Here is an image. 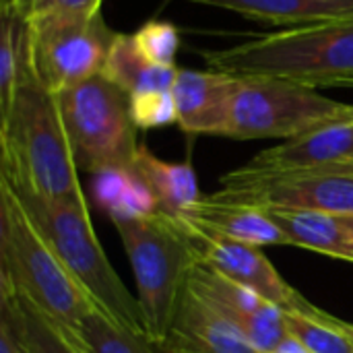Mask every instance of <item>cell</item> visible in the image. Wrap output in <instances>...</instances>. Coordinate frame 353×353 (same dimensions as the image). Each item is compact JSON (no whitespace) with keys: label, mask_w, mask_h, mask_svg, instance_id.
I'll list each match as a JSON object with an SVG mask.
<instances>
[{"label":"cell","mask_w":353,"mask_h":353,"mask_svg":"<svg viewBox=\"0 0 353 353\" xmlns=\"http://www.w3.org/2000/svg\"><path fill=\"white\" fill-rule=\"evenodd\" d=\"M0 180L21 199L87 203L56 97L33 68L0 114Z\"/></svg>","instance_id":"1"},{"label":"cell","mask_w":353,"mask_h":353,"mask_svg":"<svg viewBox=\"0 0 353 353\" xmlns=\"http://www.w3.org/2000/svg\"><path fill=\"white\" fill-rule=\"evenodd\" d=\"M211 70L236 77H275L308 87L353 83V19L325 21L203 52Z\"/></svg>","instance_id":"2"},{"label":"cell","mask_w":353,"mask_h":353,"mask_svg":"<svg viewBox=\"0 0 353 353\" xmlns=\"http://www.w3.org/2000/svg\"><path fill=\"white\" fill-rule=\"evenodd\" d=\"M114 228L134 271L145 331L163 343L199 263L194 234L180 217L157 209L116 213Z\"/></svg>","instance_id":"3"},{"label":"cell","mask_w":353,"mask_h":353,"mask_svg":"<svg viewBox=\"0 0 353 353\" xmlns=\"http://www.w3.org/2000/svg\"><path fill=\"white\" fill-rule=\"evenodd\" d=\"M0 292L25 296L77 339H83V319L95 308L4 180H0Z\"/></svg>","instance_id":"4"},{"label":"cell","mask_w":353,"mask_h":353,"mask_svg":"<svg viewBox=\"0 0 353 353\" xmlns=\"http://www.w3.org/2000/svg\"><path fill=\"white\" fill-rule=\"evenodd\" d=\"M21 201L35 228L48 240L70 277L87 294L91 304L116 325L132 333H147L139 298H132L105 256L95 236L87 203Z\"/></svg>","instance_id":"5"},{"label":"cell","mask_w":353,"mask_h":353,"mask_svg":"<svg viewBox=\"0 0 353 353\" xmlns=\"http://www.w3.org/2000/svg\"><path fill=\"white\" fill-rule=\"evenodd\" d=\"M77 168L89 174H134L137 124L130 97L97 74L54 93Z\"/></svg>","instance_id":"6"},{"label":"cell","mask_w":353,"mask_h":353,"mask_svg":"<svg viewBox=\"0 0 353 353\" xmlns=\"http://www.w3.org/2000/svg\"><path fill=\"white\" fill-rule=\"evenodd\" d=\"M350 114L352 103L325 97L314 87L275 77H240L223 137L290 141Z\"/></svg>","instance_id":"7"},{"label":"cell","mask_w":353,"mask_h":353,"mask_svg":"<svg viewBox=\"0 0 353 353\" xmlns=\"http://www.w3.org/2000/svg\"><path fill=\"white\" fill-rule=\"evenodd\" d=\"M211 196L242 207H296L353 215V163L248 176L232 170L219 178Z\"/></svg>","instance_id":"8"},{"label":"cell","mask_w":353,"mask_h":353,"mask_svg":"<svg viewBox=\"0 0 353 353\" xmlns=\"http://www.w3.org/2000/svg\"><path fill=\"white\" fill-rule=\"evenodd\" d=\"M116 31L101 12L93 17H48L31 23L33 70L39 83L58 93L103 72Z\"/></svg>","instance_id":"9"},{"label":"cell","mask_w":353,"mask_h":353,"mask_svg":"<svg viewBox=\"0 0 353 353\" xmlns=\"http://www.w3.org/2000/svg\"><path fill=\"white\" fill-rule=\"evenodd\" d=\"M188 288L207 300L261 353H281L288 343H292L283 310L279 306L225 279L205 263H196L190 273Z\"/></svg>","instance_id":"10"},{"label":"cell","mask_w":353,"mask_h":353,"mask_svg":"<svg viewBox=\"0 0 353 353\" xmlns=\"http://www.w3.org/2000/svg\"><path fill=\"white\" fill-rule=\"evenodd\" d=\"M192 234L199 250V261L223 275L225 279L254 292L256 296L279 306L281 310L310 312L314 308V304H310L279 275L273 263L261 252V246L215 238L194 230Z\"/></svg>","instance_id":"11"},{"label":"cell","mask_w":353,"mask_h":353,"mask_svg":"<svg viewBox=\"0 0 353 353\" xmlns=\"http://www.w3.org/2000/svg\"><path fill=\"white\" fill-rule=\"evenodd\" d=\"M353 163V114L312 128L300 137L283 141L256 153L246 165L236 168L248 176H267L294 170L352 165Z\"/></svg>","instance_id":"12"},{"label":"cell","mask_w":353,"mask_h":353,"mask_svg":"<svg viewBox=\"0 0 353 353\" xmlns=\"http://www.w3.org/2000/svg\"><path fill=\"white\" fill-rule=\"evenodd\" d=\"M240 77L221 70H178L172 95L178 126L190 134L223 137Z\"/></svg>","instance_id":"13"},{"label":"cell","mask_w":353,"mask_h":353,"mask_svg":"<svg viewBox=\"0 0 353 353\" xmlns=\"http://www.w3.org/2000/svg\"><path fill=\"white\" fill-rule=\"evenodd\" d=\"M163 343L174 353H261L190 288Z\"/></svg>","instance_id":"14"},{"label":"cell","mask_w":353,"mask_h":353,"mask_svg":"<svg viewBox=\"0 0 353 353\" xmlns=\"http://www.w3.org/2000/svg\"><path fill=\"white\" fill-rule=\"evenodd\" d=\"M178 217L194 232L215 238H225L252 246L288 244L285 236L261 209L223 203L213 199L211 194L201 196Z\"/></svg>","instance_id":"15"},{"label":"cell","mask_w":353,"mask_h":353,"mask_svg":"<svg viewBox=\"0 0 353 353\" xmlns=\"http://www.w3.org/2000/svg\"><path fill=\"white\" fill-rule=\"evenodd\" d=\"M261 211L285 236L290 246H300L331 259L347 261L350 215L296 207H265Z\"/></svg>","instance_id":"16"},{"label":"cell","mask_w":353,"mask_h":353,"mask_svg":"<svg viewBox=\"0 0 353 353\" xmlns=\"http://www.w3.org/2000/svg\"><path fill=\"white\" fill-rule=\"evenodd\" d=\"M134 176L143 184L153 209L168 215L178 217L203 196L199 190L196 174L188 161H163L143 145L134 157Z\"/></svg>","instance_id":"17"},{"label":"cell","mask_w":353,"mask_h":353,"mask_svg":"<svg viewBox=\"0 0 353 353\" xmlns=\"http://www.w3.org/2000/svg\"><path fill=\"white\" fill-rule=\"evenodd\" d=\"M234 10L246 19L271 25H312L353 19V0H190Z\"/></svg>","instance_id":"18"},{"label":"cell","mask_w":353,"mask_h":353,"mask_svg":"<svg viewBox=\"0 0 353 353\" xmlns=\"http://www.w3.org/2000/svg\"><path fill=\"white\" fill-rule=\"evenodd\" d=\"M101 74L116 83L128 97H134L151 91H172L178 68L151 62L139 50L134 35L116 33Z\"/></svg>","instance_id":"19"},{"label":"cell","mask_w":353,"mask_h":353,"mask_svg":"<svg viewBox=\"0 0 353 353\" xmlns=\"http://www.w3.org/2000/svg\"><path fill=\"white\" fill-rule=\"evenodd\" d=\"M31 68V23L10 0H4L0 10V114L10 108L17 89Z\"/></svg>","instance_id":"20"},{"label":"cell","mask_w":353,"mask_h":353,"mask_svg":"<svg viewBox=\"0 0 353 353\" xmlns=\"http://www.w3.org/2000/svg\"><path fill=\"white\" fill-rule=\"evenodd\" d=\"M0 298L10 302L29 353H91L83 339L64 333L25 296L17 292H0Z\"/></svg>","instance_id":"21"},{"label":"cell","mask_w":353,"mask_h":353,"mask_svg":"<svg viewBox=\"0 0 353 353\" xmlns=\"http://www.w3.org/2000/svg\"><path fill=\"white\" fill-rule=\"evenodd\" d=\"M290 339L304 353H353V341L321 308L310 312L283 310Z\"/></svg>","instance_id":"22"},{"label":"cell","mask_w":353,"mask_h":353,"mask_svg":"<svg viewBox=\"0 0 353 353\" xmlns=\"http://www.w3.org/2000/svg\"><path fill=\"white\" fill-rule=\"evenodd\" d=\"M81 337L91 353H174L147 333H132L93 308L81 325Z\"/></svg>","instance_id":"23"},{"label":"cell","mask_w":353,"mask_h":353,"mask_svg":"<svg viewBox=\"0 0 353 353\" xmlns=\"http://www.w3.org/2000/svg\"><path fill=\"white\" fill-rule=\"evenodd\" d=\"M134 41L145 58L161 66H174L178 48H180V33L178 27L168 21H149L137 33Z\"/></svg>","instance_id":"24"},{"label":"cell","mask_w":353,"mask_h":353,"mask_svg":"<svg viewBox=\"0 0 353 353\" xmlns=\"http://www.w3.org/2000/svg\"><path fill=\"white\" fill-rule=\"evenodd\" d=\"M130 114L137 128L149 130L178 122L172 91H151L130 97Z\"/></svg>","instance_id":"25"},{"label":"cell","mask_w":353,"mask_h":353,"mask_svg":"<svg viewBox=\"0 0 353 353\" xmlns=\"http://www.w3.org/2000/svg\"><path fill=\"white\" fill-rule=\"evenodd\" d=\"M29 23L48 17H93L101 8V0H10Z\"/></svg>","instance_id":"26"},{"label":"cell","mask_w":353,"mask_h":353,"mask_svg":"<svg viewBox=\"0 0 353 353\" xmlns=\"http://www.w3.org/2000/svg\"><path fill=\"white\" fill-rule=\"evenodd\" d=\"M0 353H29L17 314L6 298H0Z\"/></svg>","instance_id":"27"},{"label":"cell","mask_w":353,"mask_h":353,"mask_svg":"<svg viewBox=\"0 0 353 353\" xmlns=\"http://www.w3.org/2000/svg\"><path fill=\"white\" fill-rule=\"evenodd\" d=\"M333 321H335V325H337V327H339V329H341V331H343V333H345V335H347V337H350V339L353 341V325L352 323H347V321H339V319H335V316H333Z\"/></svg>","instance_id":"28"},{"label":"cell","mask_w":353,"mask_h":353,"mask_svg":"<svg viewBox=\"0 0 353 353\" xmlns=\"http://www.w3.org/2000/svg\"><path fill=\"white\" fill-rule=\"evenodd\" d=\"M347 225H350V244H347V261L353 263V215L347 217Z\"/></svg>","instance_id":"29"},{"label":"cell","mask_w":353,"mask_h":353,"mask_svg":"<svg viewBox=\"0 0 353 353\" xmlns=\"http://www.w3.org/2000/svg\"><path fill=\"white\" fill-rule=\"evenodd\" d=\"M350 89H353V83H352V85H350Z\"/></svg>","instance_id":"30"}]
</instances>
